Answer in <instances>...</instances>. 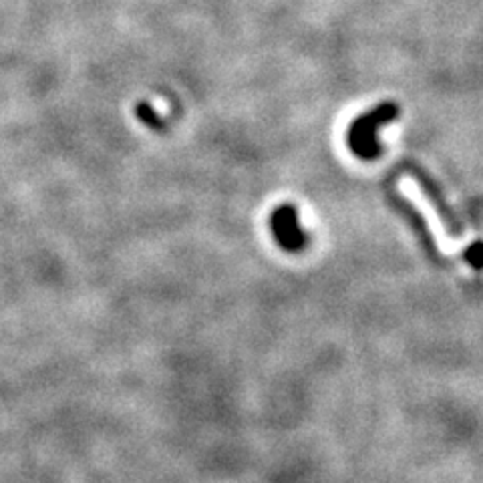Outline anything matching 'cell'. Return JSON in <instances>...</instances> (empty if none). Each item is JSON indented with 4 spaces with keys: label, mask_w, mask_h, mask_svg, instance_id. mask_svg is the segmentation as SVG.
I'll return each instance as SVG.
<instances>
[{
    "label": "cell",
    "mask_w": 483,
    "mask_h": 483,
    "mask_svg": "<svg viewBox=\"0 0 483 483\" xmlns=\"http://www.w3.org/2000/svg\"><path fill=\"white\" fill-rule=\"evenodd\" d=\"M397 115L399 109L395 103H381V105L375 107L373 111H369V113L353 121L346 136L351 152L356 157H361V160H375V157H379L381 146H379L377 139V129L381 128V125L391 123Z\"/></svg>",
    "instance_id": "1"
},
{
    "label": "cell",
    "mask_w": 483,
    "mask_h": 483,
    "mask_svg": "<svg viewBox=\"0 0 483 483\" xmlns=\"http://www.w3.org/2000/svg\"><path fill=\"white\" fill-rule=\"evenodd\" d=\"M399 187H401V192L405 194L411 202H413L415 208L419 212H421V216L425 218L427 226H429L431 234L435 237V242H437V246L441 248V252H446V254H455V252L465 248V244L449 240L447 234H446V228L441 226V220L437 216V212L433 210V205L429 204V200H427L425 194L421 192V187H419L413 179L405 178V179L401 181Z\"/></svg>",
    "instance_id": "2"
},
{
    "label": "cell",
    "mask_w": 483,
    "mask_h": 483,
    "mask_svg": "<svg viewBox=\"0 0 483 483\" xmlns=\"http://www.w3.org/2000/svg\"><path fill=\"white\" fill-rule=\"evenodd\" d=\"M271 228L280 248L288 252H298L300 248H304L306 236L303 229H300L295 205L290 204L279 205L271 216Z\"/></svg>",
    "instance_id": "3"
},
{
    "label": "cell",
    "mask_w": 483,
    "mask_h": 483,
    "mask_svg": "<svg viewBox=\"0 0 483 483\" xmlns=\"http://www.w3.org/2000/svg\"><path fill=\"white\" fill-rule=\"evenodd\" d=\"M465 260L470 262L473 268H483V242H473L470 246L463 248Z\"/></svg>",
    "instance_id": "4"
}]
</instances>
